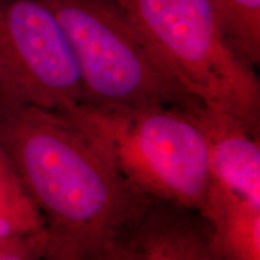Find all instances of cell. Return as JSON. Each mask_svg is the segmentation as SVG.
<instances>
[{
  "label": "cell",
  "mask_w": 260,
  "mask_h": 260,
  "mask_svg": "<svg viewBox=\"0 0 260 260\" xmlns=\"http://www.w3.org/2000/svg\"><path fill=\"white\" fill-rule=\"evenodd\" d=\"M44 226L40 212L2 214L0 216V242L10 235L19 232L37 230Z\"/></svg>",
  "instance_id": "cell-11"
},
{
  "label": "cell",
  "mask_w": 260,
  "mask_h": 260,
  "mask_svg": "<svg viewBox=\"0 0 260 260\" xmlns=\"http://www.w3.org/2000/svg\"><path fill=\"white\" fill-rule=\"evenodd\" d=\"M105 260H217L212 224L199 211L147 195Z\"/></svg>",
  "instance_id": "cell-6"
},
{
  "label": "cell",
  "mask_w": 260,
  "mask_h": 260,
  "mask_svg": "<svg viewBox=\"0 0 260 260\" xmlns=\"http://www.w3.org/2000/svg\"><path fill=\"white\" fill-rule=\"evenodd\" d=\"M39 2L56 17L73 50L83 104L188 107L201 103L112 0Z\"/></svg>",
  "instance_id": "cell-4"
},
{
  "label": "cell",
  "mask_w": 260,
  "mask_h": 260,
  "mask_svg": "<svg viewBox=\"0 0 260 260\" xmlns=\"http://www.w3.org/2000/svg\"><path fill=\"white\" fill-rule=\"evenodd\" d=\"M58 111L136 189L204 213L212 176L203 135L184 107L79 103Z\"/></svg>",
  "instance_id": "cell-2"
},
{
  "label": "cell",
  "mask_w": 260,
  "mask_h": 260,
  "mask_svg": "<svg viewBox=\"0 0 260 260\" xmlns=\"http://www.w3.org/2000/svg\"><path fill=\"white\" fill-rule=\"evenodd\" d=\"M0 147L44 219L45 259L105 260L147 198L58 110L0 95Z\"/></svg>",
  "instance_id": "cell-1"
},
{
  "label": "cell",
  "mask_w": 260,
  "mask_h": 260,
  "mask_svg": "<svg viewBox=\"0 0 260 260\" xmlns=\"http://www.w3.org/2000/svg\"><path fill=\"white\" fill-rule=\"evenodd\" d=\"M234 47L249 63L260 61V0H210Z\"/></svg>",
  "instance_id": "cell-9"
},
{
  "label": "cell",
  "mask_w": 260,
  "mask_h": 260,
  "mask_svg": "<svg viewBox=\"0 0 260 260\" xmlns=\"http://www.w3.org/2000/svg\"><path fill=\"white\" fill-rule=\"evenodd\" d=\"M0 95L51 110L82 103L73 50L39 0H0Z\"/></svg>",
  "instance_id": "cell-5"
},
{
  "label": "cell",
  "mask_w": 260,
  "mask_h": 260,
  "mask_svg": "<svg viewBox=\"0 0 260 260\" xmlns=\"http://www.w3.org/2000/svg\"><path fill=\"white\" fill-rule=\"evenodd\" d=\"M151 41L182 86L205 105L260 129L254 65L228 38L210 0H112Z\"/></svg>",
  "instance_id": "cell-3"
},
{
  "label": "cell",
  "mask_w": 260,
  "mask_h": 260,
  "mask_svg": "<svg viewBox=\"0 0 260 260\" xmlns=\"http://www.w3.org/2000/svg\"><path fill=\"white\" fill-rule=\"evenodd\" d=\"M39 212L25 193L11 161L0 147V216Z\"/></svg>",
  "instance_id": "cell-10"
},
{
  "label": "cell",
  "mask_w": 260,
  "mask_h": 260,
  "mask_svg": "<svg viewBox=\"0 0 260 260\" xmlns=\"http://www.w3.org/2000/svg\"><path fill=\"white\" fill-rule=\"evenodd\" d=\"M184 110L203 135L212 181L260 205L259 135L237 117L203 103Z\"/></svg>",
  "instance_id": "cell-7"
},
{
  "label": "cell",
  "mask_w": 260,
  "mask_h": 260,
  "mask_svg": "<svg viewBox=\"0 0 260 260\" xmlns=\"http://www.w3.org/2000/svg\"><path fill=\"white\" fill-rule=\"evenodd\" d=\"M203 214L212 224L217 260L260 259V205L212 181Z\"/></svg>",
  "instance_id": "cell-8"
}]
</instances>
